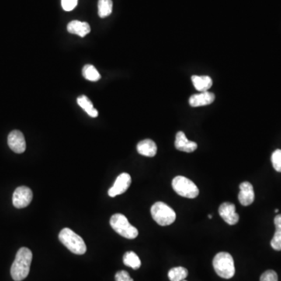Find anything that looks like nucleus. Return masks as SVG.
<instances>
[{
  "label": "nucleus",
  "instance_id": "obj_20",
  "mask_svg": "<svg viewBox=\"0 0 281 281\" xmlns=\"http://www.w3.org/2000/svg\"><path fill=\"white\" fill-rule=\"evenodd\" d=\"M112 12V0H98V14L101 18L109 16Z\"/></svg>",
  "mask_w": 281,
  "mask_h": 281
},
{
  "label": "nucleus",
  "instance_id": "obj_5",
  "mask_svg": "<svg viewBox=\"0 0 281 281\" xmlns=\"http://www.w3.org/2000/svg\"><path fill=\"white\" fill-rule=\"evenodd\" d=\"M151 215L153 220L160 226H168L176 220V213L172 208L164 202H157L152 206Z\"/></svg>",
  "mask_w": 281,
  "mask_h": 281
},
{
  "label": "nucleus",
  "instance_id": "obj_18",
  "mask_svg": "<svg viewBox=\"0 0 281 281\" xmlns=\"http://www.w3.org/2000/svg\"><path fill=\"white\" fill-rule=\"evenodd\" d=\"M123 261L125 265L133 269H139L142 265L140 258L133 251H126L123 255Z\"/></svg>",
  "mask_w": 281,
  "mask_h": 281
},
{
  "label": "nucleus",
  "instance_id": "obj_12",
  "mask_svg": "<svg viewBox=\"0 0 281 281\" xmlns=\"http://www.w3.org/2000/svg\"><path fill=\"white\" fill-rule=\"evenodd\" d=\"M175 147L177 150L185 153H193L198 148V145L195 142L188 140L185 133L183 131L178 132L176 135Z\"/></svg>",
  "mask_w": 281,
  "mask_h": 281
},
{
  "label": "nucleus",
  "instance_id": "obj_1",
  "mask_svg": "<svg viewBox=\"0 0 281 281\" xmlns=\"http://www.w3.org/2000/svg\"><path fill=\"white\" fill-rule=\"evenodd\" d=\"M32 261V252L29 248H20L11 266V273L14 280L21 281L28 276Z\"/></svg>",
  "mask_w": 281,
  "mask_h": 281
},
{
  "label": "nucleus",
  "instance_id": "obj_29",
  "mask_svg": "<svg viewBox=\"0 0 281 281\" xmlns=\"http://www.w3.org/2000/svg\"><path fill=\"white\" fill-rule=\"evenodd\" d=\"M182 281H186V280H182Z\"/></svg>",
  "mask_w": 281,
  "mask_h": 281
},
{
  "label": "nucleus",
  "instance_id": "obj_2",
  "mask_svg": "<svg viewBox=\"0 0 281 281\" xmlns=\"http://www.w3.org/2000/svg\"><path fill=\"white\" fill-rule=\"evenodd\" d=\"M59 239L67 249L76 255H84L86 252V244L82 237L70 228L63 229L60 232Z\"/></svg>",
  "mask_w": 281,
  "mask_h": 281
},
{
  "label": "nucleus",
  "instance_id": "obj_14",
  "mask_svg": "<svg viewBox=\"0 0 281 281\" xmlns=\"http://www.w3.org/2000/svg\"><path fill=\"white\" fill-rule=\"evenodd\" d=\"M67 32L70 34L78 35L80 37L84 38L91 32L90 25L87 22H81L79 21H70L67 25Z\"/></svg>",
  "mask_w": 281,
  "mask_h": 281
},
{
  "label": "nucleus",
  "instance_id": "obj_27",
  "mask_svg": "<svg viewBox=\"0 0 281 281\" xmlns=\"http://www.w3.org/2000/svg\"><path fill=\"white\" fill-rule=\"evenodd\" d=\"M278 212H279V209H275V213H278Z\"/></svg>",
  "mask_w": 281,
  "mask_h": 281
},
{
  "label": "nucleus",
  "instance_id": "obj_13",
  "mask_svg": "<svg viewBox=\"0 0 281 281\" xmlns=\"http://www.w3.org/2000/svg\"><path fill=\"white\" fill-rule=\"evenodd\" d=\"M214 94L207 91L192 95L189 98V104L192 107H199V106L210 105L214 102Z\"/></svg>",
  "mask_w": 281,
  "mask_h": 281
},
{
  "label": "nucleus",
  "instance_id": "obj_28",
  "mask_svg": "<svg viewBox=\"0 0 281 281\" xmlns=\"http://www.w3.org/2000/svg\"><path fill=\"white\" fill-rule=\"evenodd\" d=\"M209 219H211V218H212V215L209 214Z\"/></svg>",
  "mask_w": 281,
  "mask_h": 281
},
{
  "label": "nucleus",
  "instance_id": "obj_17",
  "mask_svg": "<svg viewBox=\"0 0 281 281\" xmlns=\"http://www.w3.org/2000/svg\"><path fill=\"white\" fill-rule=\"evenodd\" d=\"M77 104L80 107L82 108L91 117H97L98 115V111L94 107L93 104L86 95H81L77 99Z\"/></svg>",
  "mask_w": 281,
  "mask_h": 281
},
{
  "label": "nucleus",
  "instance_id": "obj_11",
  "mask_svg": "<svg viewBox=\"0 0 281 281\" xmlns=\"http://www.w3.org/2000/svg\"><path fill=\"white\" fill-rule=\"evenodd\" d=\"M238 199L240 203L244 206H248L255 200V192L252 185L248 181H244L240 185Z\"/></svg>",
  "mask_w": 281,
  "mask_h": 281
},
{
  "label": "nucleus",
  "instance_id": "obj_15",
  "mask_svg": "<svg viewBox=\"0 0 281 281\" xmlns=\"http://www.w3.org/2000/svg\"><path fill=\"white\" fill-rule=\"evenodd\" d=\"M137 153L142 156L147 157H153L157 155V144L151 139L140 140L137 146Z\"/></svg>",
  "mask_w": 281,
  "mask_h": 281
},
{
  "label": "nucleus",
  "instance_id": "obj_6",
  "mask_svg": "<svg viewBox=\"0 0 281 281\" xmlns=\"http://www.w3.org/2000/svg\"><path fill=\"white\" fill-rule=\"evenodd\" d=\"M172 187L176 193L188 199H195L199 194V188L195 183L183 176L174 178Z\"/></svg>",
  "mask_w": 281,
  "mask_h": 281
},
{
  "label": "nucleus",
  "instance_id": "obj_8",
  "mask_svg": "<svg viewBox=\"0 0 281 281\" xmlns=\"http://www.w3.org/2000/svg\"><path fill=\"white\" fill-rule=\"evenodd\" d=\"M130 184H131V178L128 174L123 173L119 174L115 181L114 185H112V188H109L108 194L112 198L116 197V195H121L128 189Z\"/></svg>",
  "mask_w": 281,
  "mask_h": 281
},
{
  "label": "nucleus",
  "instance_id": "obj_7",
  "mask_svg": "<svg viewBox=\"0 0 281 281\" xmlns=\"http://www.w3.org/2000/svg\"><path fill=\"white\" fill-rule=\"evenodd\" d=\"M33 193L32 190L26 186L17 188L13 195V204L17 209L27 207L32 202Z\"/></svg>",
  "mask_w": 281,
  "mask_h": 281
},
{
  "label": "nucleus",
  "instance_id": "obj_23",
  "mask_svg": "<svg viewBox=\"0 0 281 281\" xmlns=\"http://www.w3.org/2000/svg\"><path fill=\"white\" fill-rule=\"evenodd\" d=\"M272 166L275 171L281 172V150H276L274 151L271 157Z\"/></svg>",
  "mask_w": 281,
  "mask_h": 281
},
{
  "label": "nucleus",
  "instance_id": "obj_9",
  "mask_svg": "<svg viewBox=\"0 0 281 281\" xmlns=\"http://www.w3.org/2000/svg\"><path fill=\"white\" fill-rule=\"evenodd\" d=\"M7 142H8V146L11 148V150L14 153L21 154L26 150L25 136L20 130H14L11 131L8 135Z\"/></svg>",
  "mask_w": 281,
  "mask_h": 281
},
{
  "label": "nucleus",
  "instance_id": "obj_26",
  "mask_svg": "<svg viewBox=\"0 0 281 281\" xmlns=\"http://www.w3.org/2000/svg\"><path fill=\"white\" fill-rule=\"evenodd\" d=\"M116 281H133L128 272L125 270L119 271L115 275Z\"/></svg>",
  "mask_w": 281,
  "mask_h": 281
},
{
  "label": "nucleus",
  "instance_id": "obj_10",
  "mask_svg": "<svg viewBox=\"0 0 281 281\" xmlns=\"http://www.w3.org/2000/svg\"><path fill=\"white\" fill-rule=\"evenodd\" d=\"M219 213L222 219L229 225H234L239 221V215L236 213L234 204L224 202L219 208Z\"/></svg>",
  "mask_w": 281,
  "mask_h": 281
},
{
  "label": "nucleus",
  "instance_id": "obj_4",
  "mask_svg": "<svg viewBox=\"0 0 281 281\" xmlns=\"http://www.w3.org/2000/svg\"><path fill=\"white\" fill-rule=\"evenodd\" d=\"M111 227L122 237L127 239H134L138 235V230L129 223L124 215L116 213L110 218Z\"/></svg>",
  "mask_w": 281,
  "mask_h": 281
},
{
  "label": "nucleus",
  "instance_id": "obj_24",
  "mask_svg": "<svg viewBox=\"0 0 281 281\" xmlns=\"http://www.w3.org/2000/svg\"><path fill=\"white\" fill-rule=\"evenodd\" d=\"M260 281H278L277 274L272 269L265 271L260 277Z\"/></svg>",
  "mask_w": 281,
  "mask_h": 281
},
{
  "label": "nucleus",
  "instance_id": "obj_21",
  "mask_svg": "<svg viewBox=\"0 0 281 281\" xmlns=\"http://www.w3.org/2000/svg\"><path fill=\"white\" fill-rule=\"evenodd\" d=\"M82 74L85 79L90 81H97L100 80L101 75L94 66L87 64L83 67Z\"/></svg>",
  "mask_w": 281,
  "mask_h": 281
},
{
  "label": "nucleus",
  "instance_id": "obj_25",
  "mask_svg": "<svg viewBox=\"0 0 281 281\" xmlns=\"http://www.w3.org/2000/svg\"><path fill=\"white\" fill-rule=\"evenodd\" d=\"M78 0H61L62 7L65 11H71L77 7Z\"/></svg>",
  "mask_w": 281,
  "mask_h": 281
},
{
  "label": "nucleus",
  "instance_id": "obj_16",
  "mask_svg": "<svg viewBox=\"0 0 281 281\" xmlns=\"http://www.w3.org/2000/svg\"><path fill=\"white\" fill-rule=\"evenodd\" d=\"M192 81L195 89L200 92L207 91L213 85V80L209 76L194 75L192 77Z\"/></svg>",
  "mask_w": 281,
  "mask_h": 281
},
{
  "label": "nucleus",
  "instance_id": "obj_22",
  "mask_svg": "<svg viewBox=\"0 0 281 281\" xmlns=\"http://www.w3.org/2000/svg\"><path fill=\"white\" fill-rule=\"evenodd\" d=\"M270 244L274 250L281 251V227H276V231Z\"/></svg>",
  "mask_w": 281,
  "mask_h": 281
},
{
  "label": "nucleus",
  "instance_id": "obj_19",
  "mask_svg": "<svg viewBox=\"0 0 281 281\" xmlns=\"http://www.w3.org/2000/svg\"><path fill=\"white\" fill-rule=\"evenodd\" d=\"M188 275V269H185V267L181 266L174 267L168 272V277L171 281L185 280Z\"/></svg>",
  "mask_w": 281,
  "mask_h": 281
},
{
  "label": "nucleus",
  "instance_id": "obj_3",
  "mask_svg": "<svg viewBox=\"0 0 281 281\" xmlns=\"http://www.w3.org/2000/svg\"><path fill=\"white\" fill-rule=\"evenodd\" d=\"M213 267L216 274L224 279H230L235 274L234 258L227 252L218 253L213 258Z\"/></svg>",
  "mask_w": 281,
  "mask_h": 281
}]
</instances>
